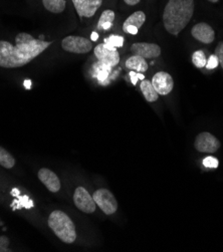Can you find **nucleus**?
<instances>
[{
    "mask_svg": "<svg viewBox=\"0 0 223 252\" xmlns=\"http://www.w3.org/2000/svg\"><path fill=\"white\" fill-rule=\"evenodd\" d=\"M52 44V41L35 39L27 32L18 33L15 45L0 40V67L16 68L30 63Z\"/></svg>",
    "mask_w": 223,
    "mask_h": 252,
    "instance_id": "nucleus-1",
    "label": "nucleus"
},
{
    "mask_svg": "<svg viewBox=\"0 0 223 252\" xmlns=\"http://www.w3.org/2000/svg\"><path fill=\"white\" fill-rule=\"evenodd\" d=\"M194 13V0H169L163 12L165 30L178 35L191 20Z\"/></svg>",
    "mask_w": 223,
    "mask_h": 252,
    "instance_id": "nucleus-2",
    "label": "nucleus"
},
{
    "mask_svg": "<svg viewBox=\"0 0 223 252\" xmlns=\"http://www.w3.org/2000/svg\"><path fill=\"white\" fill-rule=\"evenodd\" d=\"M47 224L56 236L63 242L70 244L77 239L76 226L72 220L62 210H55L48 216Z\"/></svg>",
    "mask_w": 223,
    "mask_h": 252,
    "instance_id": "nucleus-3",
    "label": "nucleus"
},
{
    "mask_svg": "<svg viewBox=\"0 0 223 252\" xmlns=\"http://www.w3.org/2000/svg\"><path fill=\"white\" fill-rule=\"evenodd\" d=\"M93 197L96 206L106 215H113L118 210V201L110 190L105 188L97 189Z\"/></svg>",
    "mask_w": 223,
    "mask_h": 252,
    "instance_id": "nucleus-4",
    "label": "nucleus"
},
{
    "mask_svg": "<svg viewBox=\"0 0 223 252\" xmlns=\"http://www.w3.org/2000/svg\"><path fill=\"white\" fill-rule=\"evenodd\" d=\"M62 47L67 53L83 55L91 52L93 49V42L82 36L69 35L62 40Z\"/></svg>",
    "mask_w": 223,
    "mask_h": 252,
    "instance_id": "nucleus-5",
    "label": "nucleus"
},
{
    "mask_svg": "<svg viewBox=\"0 0 223 252\" xmlns=\"http://www.w3.org/2000/svg\"><path fill=\"white\" fill-rule=\"evenodd\" d=\"M73 203L79 210L87 214L94 213L96 208V204L95 202L94 197L83 186H79L74 190Z\"/></svg>",
    "mask_w": 223,
    "mask_h": 252,
    "instance_id": "nucleus-6",
    "label": "nucleus"
},
{
    "mask_svg": "<svg viewBox=\"0 0 223 252\" xmlns=\"http://www.w3.org/2000/svg\"><path fill=\"white\" fill-rule=\"evenodd\" d=\"M94 54L97 61H100L112 67H115L120 63V55L117 47L112 46L108 43H101L96 46Z\"/></svg>",
    "mask_w": 223,
    "mask_h": 252,
    "instance_id": "nucleus-7",
    "label": "nucleus"
},
{
    "mask_svg": "<svg viewBox=\"0 0 223 252\" xmlns=\"http://www.w3.org/2000/svg\"><path fill=\"white\" fill-rule=\"evenodd\" d=\"M221 144L219 140L208 132H203L198 135L194 142L195 149L200 153L213 154L219 150Z\"/></svg>",
    "mask_w": 223,
    "mask_h": 252,
    "instance_id": "nucleus-8",
    "label": "nucleus"
},
{
    "mask_svg": "<svg viewBox=\"0 0 223 252\" xmlns=\"http://www.w3.org/2000/svg\"><path fill=\"white\" fill-rule=\"evenodd\" d=\"M131 53L133 56H138L146 59H155L160 57L161 47L155 43L136 42L131 46Z\"/></svg>",
    "mask_w": 223,
    "mask_h": 252,
    "instance_id": "nucleus-9",
    "label": "nucleus"
},
{
    "mask_svg": "<svg viewBox=\"0 0 223 252\" xmlns=\"http://www.w3.org/2000/svg\"><path fill=\"white\" fill-rule=\"evenodd\" d=\"M152 85L160 95L169 94L174 88V81L166 71H158L152 79Z\"/></svg>",
    "mask_w": 223,
    "mask_h": 252,
    "instance_id": "nucleus-10",
    "label": "nucleus"
},
{
    "mask_svg": "<svg viewBox=\"0 0 223 252\" xmlns=\"http://www.w3.org/2000/svg\"><path fill=\"white\" fill-rule=\"evenodd\" d=\"M71 1L81 17H93L103 3V0H71Z\"/></svg>",
    "mask_w": 223,
    "mask_h": 252,
    "instance_id": "nucleus-11",
    "label": "nucleus"
},
{
    "mask_svg": "<svg viewBox=\"0 0 223 252\" xmlns=\"http://www.w3.org/2000/svg\"><path fill=\"white\" fill-rule=\"evenodd\" d=\"M37 176L39 181L51 192L58 193L61 190V180L58 177V175L52 170H49L47 168H41L38 171Z\"/></svg>",
    "mask_w": 223,
    "mask_h": 252,
    "instance_id": "nucleus-12",
    "label": "nucleus"
},
{
    "mask_svg": "<svg viewBox=\"0 0 223 252\" xmlns=\"http://www.w3.org/2000/svg\"><path fill=\"white\" fill-rule=\"evenodd\" d=\"M192 36L203 43H211L215 39V32L209 24L205 22L197 23L191 30Z\"/></svg>",
    "mask_w": 223,
    "mask_h": 252,
    "instance_id": "nucleus-13",
    "label": "nucleus"
},
{
    "mask_svg": "<svg viewBox=\"0 0 223 252\" xmlns=\"http://www.w3.org/2000/svg\"><path fill=\"white\" fill-rule=\"evenodd\" d=\"M146 21V15L143 11H136L132 15H130L123 24V31L126 33L137 34L139 29Z\"/></svg>",
    "mask_w": 223,
    "mask_h": 252,
    "instance_id": "nucleus-14",
    "label": "nucleus"
},
{
    "mask_svg": "<svg viewBox=\"0 0 223 252\" xmlns=\"http://www.w3.org/2000/svg\"><path fill=\"white\" fill-rule=\"evenodd\" d=\"M112 69H113L112 66L100 61H97L93 64L92 74L94 78H96V80L101 85H107L109 83V78L112 72Z\"/></svg>",
    "mask_w": 223,
    "mask_h": 252,
    "instance_id": "nucleus-15",
    "label": "nucleus"
},
{
    "mask_svg": "<svg viewBox=\"0 0 223 252\" xmlns=\"http://www.w3.org/2000/svg\"><path fill=\"white\" fill-rule=\"evenodd\" d=\"M127 68L137 71V72H146L148 70V63L144 58L138 56H132L126 61Z\"/></svg>",
    "mask_w": 223,
    "mask_h": 252,
    "instance_id": "nucleus-16",
    "label": "nucleus"
},
{
    "mask_svg": "<svg viewBox=\"0 0 223 252\" xmlns=\"http://www.w3.org/2000/svg\"><path fill=\"white\" fill-rule=\"evenodd\" d=\"M141 91L144 94V97L146 98L147 102L149 103H154L158 99L159 94L155 91L152 83L148 80H143L141 83Z\"/></svg>",
    "mask_w": 223,
    "mask_h": 252,
    "instance_id": "nucleus-17",
    "label": "nucleus"
},
{
    "mask_svg": "<svg viewBox=\"0 0 223 252\" xmlns=\"http://www.w3.org/2000/svg\"><path fill=\"white\" fill-rule=\"evenodd\" d=\"M44 8L52 13H62L65 9V0H42Z\"/></svg>",
    "mask_w": 223,
    "mask_h": 252,
    "instance_id": "nucleus-18",
    "label": "nucleus"
},
{
    "mask_svg": "<svg viewBox=\"0 0 223 252\" xmlns=\"http://www.w3.org/2000/svg\"><path fill=\"white\" fill-rule=\"evenodd\" d=\"M0 165L6 169H11L15 165V159L2 147H0Z\"/></svg>",
    "mask_w": 223,
    "mask_h": 252,
    "instance_id": "nucleus-19",
    "label": "nucleus"
},
{
    "mask_svg": "<svg viewBox=\"0 0 223 252\" xmlns=\"http://www.w3.org/2000/svg\"><path fill=\"white\" fill-rule=\"evenodd\" d=\"M192 63L198 68H202L206 65V63H207L206 57H205V54L202 52V50H197V52H195L193 54Z\"/></svg>",
    "mask_w": 223,
    "mask_h": 252,
    "instance_id": "nucleus-20",
    "label": "nucleus"
},
{
    "mask_svg": "<svg viewBox=\"0 0 223 252\" xmlns=\"http://www.w3.org/2000/svg\"><path fill=\"white\" fill-rule=\"evenodd\" d=\"M32 201H31L29 199L28 196H23V197H19V200H14L13 203L11 204V207L15 210V209H19L22 207H26V208H31L32 207Z\"/></svg>",
    "mask_w": 223,
    "mask_h": 252,
    "instance_id": "nucleus-21",
    "label": "nucleus"
},
{
    "mask_svg": "<svg viewBox=\"0 0 223 252\" xmlns=\"http://www.w3.org/2000/svg\"><path fill=\"white\" fill-rule=\"evenodd\" d=\"M114 19H115V12L113 10H111V9L105 10L102 13L100 19H98L97 29L100 30V31H102V27H103L104 23H106V22H113Z\"/></svg>",
    "mask_w": 223,
    "mask_h": 252,
    "instance_id": "nucleus-22",
    "label": "nucleus"
},
{
    "mask_svg": "<svg viewBox=\"0 0 223 252\" xmlns=\"http://www.w3.org/2000/svg\"><path fill=\"white\" fill-rule=\"evenodd\" d=\"M105 43L111 44L114 47H122L124 44V37L120 35H110L109 37L105 38L104 40Z\"/></svg>",
    "mask_w": 223,
    "mask_h": 252,
    "instance_id": "nucleus-23",
    "label": "nucleus"
},
{
    "mask_svg": "<svg viewBox=\"0 0 223 252\" xmlns=\"http://www.w3.org/2000/svg\"><path fill=\"white\" fill-rule=\"evenodd\" d=\"M203 166L206 167V168H212V169H215L218 167V160L214 157H206L204 160H203Z\"/></svg>",
    "mask_w": 223,
    "mask_h": 252,
    "instance_id": "nucleus-24",
    "label": "nucleus"
},
{
    "mask_svg": "<svg viewBox=\"0 0 223 252\" xmlns=\"http://www.w3.org/2000/svg\"><path fill=\"white\" fill-rule=\"evenodd\" d=\"M215 56L217 57L218 59V62H219V64L222 66L223 68V42H219L216 46V49H215Z\"/></svg>",
    "mask_w": 223,
    "mask_h": 252,
    "instance_id": "nucleus-25",
    "label": "nucleus"
},
{
    "mask_svg": "<svg viewBox=\"0 0 223 252\" xmlns=\"http://www.w3.org/2000/svg\"><path fill=\"white\" fill-rule=\"evenodd\" d=\"M129 75H130V78H131V82H132V84H133L134 86L137 85V82H138L139 80H141V81L145 80V77H144V75H143L141 72H137V71H134V70H131V71L129 72Z\"/></svg>",
    "mask_w": 223,
    "mask_h": 252,
    "instance_id": "nucleus-26",
    "label": "nucleus"
},
{
    "mask_svg": "<svg viewBox=\"0 0 223 252\" xmlns=\"http://www.w3.org/2000/svg\"><path fill=\"white\" fill-rule=\"evenodd\" d=\"M218 64H219V62H218L217 57L215 55H212V56H210V58H209V60H208V62H207L205 66L208 69H214V68H216L218 66Z\"/></svg>",
    "mask_w": 223,
    "mask_h": 252,
    "instance_id": "nucleus-27",
    "label": "nucleus"
},
{
    "mask_svg": "<svg viewBox=\"0 0 223 252\" xmlns=\"http://www.w3.org/2000/svg\"><path fill=\"white\" fill-rule=\"evenodd\" d=\"M9 239L6 236H0V252L10 251L8 248Z\"/></svg>",
    "mask_w": 223,
    "mask_h": 252,
    "instance_id": "nucleus-28",
    "label": "nucleus"
},
{
    "mask_svg": "<svg viewBox=\"0 0 223 252\" xmlns=\"http://www.w3.org/2000/svg\"><path fill=\"white\" fill-rule=\"evenodd\" d=\"M124 1H125L128 5H136L141 1V0H124Z\"/></svg>",
    "mask_w": 223,
    "mask_h": 252,
    "instance_id": "nucleus-29",
    "label": "nucleus"
},
{
    "mask_svg": "<svg viewBox=\"0 0 223 252\" xmlns=\"http://www.w3.org/2000/svg\"><path fill=\"white\" fill-rule=\"evenodd\" d=\"M112 25H113V22H106V23H104L103 27H102V31H103V30H104V31L110 30V29L112 28Z\"/></svg>",
    "mask_w": 223,
    "mask_h": 252,
    "instance_id": "nucleus-30",
    "label": "nucleus"
},
{
    "mask_svg": "<svg viewBox=\"0 0 223 252\" xmlns=\"http://www.w3.org/2000/svg\"><path fill=\"white\" fill-rule=\"evenodd\" d=\"M97 38H98V34H97L96 32H92V34H91V40H92V41H96Z\"/></svg>",
    "mask_w": 223,
    "mask_h": 252,
    "instance_id": "nucleus-31",
    "label": "nucleus"
},
{
    "mask_svg": "<svg viewBox=\"0 0 223 252\" xmlns=\"http://www.w3.org/2000/svg\"><path fill=\"white\" fill-rule=\"evenodd\" d=\"M24 86H26V88H27V90H30L31 88H32V82L31 81H26V83H24Z\"/></svg>",
    "mask_w": 223,
    "mask_h": 252,
    "instance_id": "nucleus-32",
    "label": "nucleus"
},
{
    "mask_svg": "<svg viewBox=\"0 0 223 252\" xmlns=\"http://www.w3.org/2000/svg\"><path fill=\"white\" fill-rule=\"evenodd\" d=\"M208 1H210V2H213V3H215V2L219 1V0H208Z\"/></svg>",
    "mask_w": 223,
    "mask_h": 252,
    "instance_id": "nucleus-33",
    "label": "nucleus"
}]
</instances>
